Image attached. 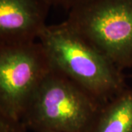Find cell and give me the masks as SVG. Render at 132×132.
<instances>
[{
    "label": "cell",
    "mask_w": 132,
    "mask_h": 132,
    "mask_svg": "<svg viewBox=\"0 0 132 132\" xmlns=\"http://www.w3.org/2000/svg\"><path fill=\"white\" fill-rule=\"evenodd\" d=\"M38 41L52 68L106 104L127 87L123 71L83 38L67 21L46 25Z\"/></svg>",
    "instance_id": "cell-1"
},
{
    "label": "cell",
    "mask_w": 132,
    "mask_h": 132,
    "mask_svg": "<svg viewBox=\"0 0 132 132\" xmlns=\"http://www.w3.org/2000/svg\"><path fill=\"white\" fill-rule=\"evenodd\" d=\"M103 105L52 68L35 90L21 123L35 132H89Z\"/></svg>",
    "instance_id": "cell-2"
},
{
    "label": "cell",
    "mask_w": 132,
    "mask_h": 132,
    "mask_svg": "<svg viewBox=\"0 0 132 132\" xmlns=\"http://www.w3.org/2000/svg\"><path fill=\"white\" fill-rule=\"evenodd\" d=\"M66 21L120 70L132 68V0H88Z\"/></svg>",
    "instance_id": "cell-3"
},
{
    "label": "cell",
    "mask_w": 132,
    "mask_h": 132,
    "mask_svg": "<svg viewBox=\"0 0 132 132\" xmlns=\"http://www.w3.org/2000/svg\"><path fill=\"white\" fill-rule=\"evenodd\" d=\"M52 69L38 41L0 43V109L21 122L38 85Z\"/></svg>",
    "instance_id": "cell-4"
},
{
    "label": "cell",
    "mask_w": 132,
    "mask_h": 132,
    "mask_svg": "<svg viewBox=\"0 0 132 132\" xmlns=\"http://www.w3.org/2000/svg\"><path fill=\"white\" fill-rule=\"evenodd\" d=\"M51 7L48 0H0V43L38 41Z\"/></svg>",
    "instance_id": "cell-5"
},
{
    "label": "cell",
    "mask_w": 132,
    "mask_h": 132,
    "mask_svg": "<svg viewBox=\"0 0 132 132\" xmlns=\"http://www.w3.org/2000/svg\"><path fill=\"white\" fill-rule=\"evenodd\" d=\"M89 132H132V89L104 104Z\"/></svg>",
    "instance_id": "cell-6"
},
{
    "label": "cell",
    "mask_w": 132,
    "mask_h": 132,
    "mask_svg": "<svg viewBox=\"0 0 132 132\" xmlns=\"http://www.w3.org/2000/svg\"><path fill=\"white\" fill-rule=\"evenodd\" d=\"M22 123L17 122L6 115L0 109V132H27Z\"/></svg>",
    "instance_id": "cell-7"
},
{
    "label": "cell",
    "mask_w": 132,
    "mask_h": 132,
    "mask_svg": "<svg viewBox=\"0 0 132 132\" xmlns=\"http://www.w3.org/2000/svg\"><path fill=\"white\" fill-rule=\"evenodd\" d=\"M52 6H58L63 8L70 10L78 5L84 3L88 0H48Z\"/></svg>",
    "instance_id": "cell-8"
},
{
    "label": "cell",
    "mask_w": 132,
    "mask_h": 132,
    "mask_svg": "<svg viewBox=\"0 0 132 132\" xmlns=\"http://www.w3.org/2000/svg\"><path fill=\"white\" fill-rule=\"evenodd\" d=\"M46 132H54V131H46Z\"/></svg>",
    "instance_id": "cell-9"
}]
</instances>
